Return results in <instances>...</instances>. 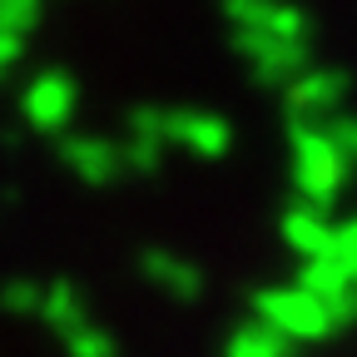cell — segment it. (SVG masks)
Here are the masks:
<instances>
[{
    "mask_svg": "<svg viewBox=\"0 0 357 357\" xmlns=\"http://www.w3.org/2000/svg\"><path fill=\"white\" fill-rule=\"evenodd\" d=\"M288 149H293V178L307 204H328L342 178H347V154L333 139L328 124H288Z\"/></svg>",
    "mask_w": 357,
    "mask_h": 357,
    "instance_id": "cell-2",
    "label": "cell"
},
{
    "mask_svg": "<svg viewBox=\"0 0 357 357\" xmlns=\"http://www.w3.org/2000/svg\"><path fill=\"white\" fill-rule=\"evenodd\" d=\"M60 159L70 169H79L84 178H95V184H105V178H114L124 169V149L100 139V134H70V139L60 144Z\"/></svg>",
    "mask_w": 357,
    "mask_h": 357,
    "instance_id": "cell-6",
    "label": "cell"
},
{
    "mask_svg": "<svg viewBox=\"0 0 357 357\" xmlns=\"http://www.w3.org/2000/svg\"><path fill=\"white\" fill-rule=\"evenodd\" d=\"M129 129L149 134V139H159V144H178V149H189L199 159H218L234 144L229 119L213 114V109H134Z\"/></svg>",
    "mask_w": 357,
    "mask_h": 357,
    "instance_id": "cell-1",
    "label": "cell"
},
{
    "mask_svg": "<svg viewBox=\"0 0 357 357\" xmlns=\"http://www.w3.org/2000/svg\"><path fill=\"white\" fill-rule=\"evenodd\" d=\"M328 129H333V139L342 144V154H347V159H357V114H337Z\"/></svg>",
    "mask_w": 357,
    "mask_h": 357,
    "instance_id": "cell-9",
    "label": "cell"
},
{
    "mask_svg": "<svg viewBox=\"0 0 357 357\" xmlns=\"http://www.w3.org/2000/svg\"><path fill=\"white\" fill-rule=\"evenodd\" d=\"M25 45H30V40L0 30V79H10V70H15V65H20V55H25Z\"/></svg>",
    "mask_w": 357,
    "mask_h": 357,
    "instance_id": "cell-8",
    "label": "cell"
},
{
    "mask_svg": "<svg viewBox=\"0 0 357 357\" xmlns=\"http://www.w3.org/2000/svg\"><path fill=\"white\" fill-rule=\"evenodd\" d=\"M75 109H79V84H75V75L60 70V65L35 70V75L25 79V89H20V119H25L30 129H40V134L70 129Z\"/></svg>",
    "mask_w": 357,
    "mask_h": 357,
    "instance_id": "cell-4",
    "label": "cell"
},
{
    "mask_svg": "<svg viewBox=\"0 0 357 357\" xmlns=\"http://www.w3.org/2000/svg\"><path fill=\"white\" fill-rule=\"evenodd\" d=\"M40 20H45V6H40V0H0V30H6V35L30 40V35L40 30Z\"/></svg>",
    "mask_w": 357,
    "mask_h": 357,
    "instance_id": "cell-7",
    "label": "cell"
},
{
    "mask_svg": "<svg viewBox=\"0 0 357 357\" xmlns=\"http://www.w3.org/2000/svg\"><path fill=\"white\" fill-rule=\"evenodd\" d=\"M223 20L234 35H263V40H288V45H312L318 25L298 0H218Z\"/></svg>",
    "mask_w": 357,
    "mask_h": 357,
    "instance_id": "cell-3",
    "label": "cell"
},
{
    "mask_svg": "<svg viewBox=\"0 0 357 357\" xmlns=\"http://www.w3.org/2000/svg\"><path fill=\"white\" fill-rule=\"evenodd\" d=\"M352 89V75L342 65H312L283 89V114L288 124H323L342 114V100Z\"/></svg>",
    "mask_w": 357,
    "mask_h": 357,
    "instance_id": "cell-5",
    "label": "cell"
}]
</instances>
